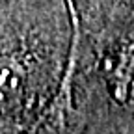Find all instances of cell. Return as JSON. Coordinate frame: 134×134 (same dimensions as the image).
Listing matches in <instances>:
<instances>
[{"instance_id":"2","label":"cell","mask_w":134,"mask_h":134,"mask_svg":"<svg viewBox=\"0 0 134 134\" xmlns=\"http://www.w3.org/2000/svg\"><path fill=\"white\" fill-rule=\"evenodd\" d=\"M114 95L119 100L134 97V50L125 52L117 62L112 75Z\"/></svg>"},{"instance_id":"1","label":"cell","mask_w":134,"mask_h":134,"mask_svg":"<svg viewBox=\"0 0 134 134\" xmlns=\"http://www.w3.org/2000/svg\"><path fill=\"white\" fill-rule=\"evenodd\" d=\"M26 73L15 58L0 56V103L13 99L21 91Z\"/></svg>"}]
</instances>
